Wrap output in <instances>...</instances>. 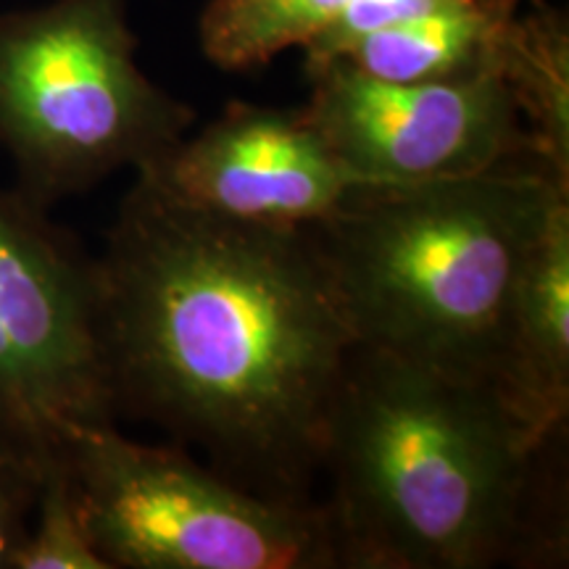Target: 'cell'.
<instances>
[{
  "instance_id": "7c38bea8",
  "label": "cell",
  "mask_w": 569,
  "mask_h": 569,
  "mask_svg": "<svg viewBox=\"0 0 569 569\" xmlns=\"http://www.w3.org/2000/svg\"><path fill=\"white\" fill-rule=\"evenodd\" d=\"M351 0H211L201 13L206 59L227 71L264 67L288 48H303Z\"/></svg>"
},
{
  "instance_id": "ba28073f",
  "label": "cell",
  "mask_w": 569,
  "mask_h": 569,
  "mask_svg": "<svg viewBox=\"0 0 569 569\" xmlns=\"http://www.w3.org/2000/svg\"><path fill=\"white\" fill-rule=\"evenodd\" d=\"M134 174L190 209L282 230L319 222L359 184L303 109L251 103H232Z\"/></svg>"
},
{
  "instance_id": "52a82bcc",
  "label": "cell",
  "mask_w": 569,
  "mask_h": 569,
  "mask_svg": "<svg viewBox=\"0 0 569 569\" xmlns=\"http://www.w3.org/2000/svg\"><path fill=\"white\" fill-rule=\"evenodd\" d=\"M309 77L306 119L359 184H425L507 167L546 172L498 71L451 82H386L327 61Z\"/></svg>"
},
{
  "instance_id": "277c9868",
  "label": "cell",
  "mask_w": 569,
  "mask_h": 569,
  "mask_svg": "<svg viewBox=\"0 0 569 569\" xmlns=\"http://www.w3.org/2000/svg\"><path fill=\"white\" fill-rule=\"evenodd\" d=\"M134 51L127 0L0 13V146L21 196L51 211L188 134L193 109L148 80Z\"/></svg>"
},
{
  "instance_id": "7a4b0ae2",
  "label": "cell",
  "mask_w": 569,
  "mask_h": 569,
  "mask_svg": "<svg viewBox=\"0 0 569 569\" xmlns=\"http://www.w3.org/2000/svg\"><path fill=\"white\" fill-rule=\"evenodd\" d=\"M565 443L496 388L356 343L322 448L343 569L565 565Z\"/></svg>"
},
{
  "instance_id": "4fadbf2b",
  "label": "cell",
  "mask_w": 569,
  "mask_h": 569,
  "mask_svg": "<svg viewBox=\"0 0 569 569\" xmlns=\"http://www.w3.org/2000/svg\"><path fill=\"white\" fill-rule=\"evenodd\" d=\"M13 569H109L92 546L63 448L42 472L30 530Z\"/></svg>"
},
{
  "instance_id": "5bb4252c",
  "label": "cell",
  "mask_w": 569,
  "mask_h": 569,
  "mask_svg": "<svg viewBox=\"0 0 569 569\" xmlns=\"http://www.w3.org/2000/svg\"><path fill=\"white\" fill-rule=\"evenodd\" d=\"M451 3L457 0H351L330 24H325L303 46L306 69L340 59L346 48H351L365 34L403 24Z\"/></svg>"
},
{
  "instance_id": "8992f818",
  "label": "cell",
  "mask_w": 569,
  "mask_h": 569,
  "mask_svg": "<svg viewBox=\"0 0 569 569\" xmlns=\"http://www.w3.org/2000/svg\"><path fill=\"white\" fill-rule=\"evenodd\" d=\"M84 425H117L96 259L48 209L0 190V443L51 459Z\"/></svg>"
},
{
  "instance_id": "8fae6325",
  "label": "cell",
  "mask_w": 569,
  "mask_h": 569,
  "mask_svg": "<svg viewBox=\"0 0 569 569\" xmlns=\"http://www.w3.org/2000/svg\"><path fill=\"white\" fill-rule=\"evenodd\" d=\"M498 74L503 77L546 172L569 188V30L565 13L532 6L511 21Z\"/></svg>"
},
{
  "instance_id": "9c48e42d",
  "label": "cell",
  "mask_w": 569,
  "mask_h": 569,
  "mask_svg": "<svg viewBox=\"0 0 569 569\" xmlns=\"http://www.w3.org/2000/svg\"><path fill=\"white\" fill-rule=\"evenodd\" d=\"M498 396L540 438L569 419V196L551 206L509 309Z\"/></svg>"
},
{
  "instance_id": "30bf717a",
  "label": "cell",
  "mask_w": 569,
  "mask_h": 569,
  "mask_svg": "<svg viewBox=\"0 0 569 569\" xmlns=\"http://www.w3.org/2000/svg\"><path fill=\"white\" fill-rule=\"evenodd\" d=\"M519 0H457L365 34L336 61L386 82H451L498 71Z\"/></svg>"
},
{
  "instance_id": "5b68a950",
  "label": "cell",
  "mask_w": 569,
  "mask_h": 569,
  "mask_svg": "<svg viewBox=\"0 0 569 569\" xmlns=\"http://www.w3.org/2000/svg\"><path fill=\"white\" fill-rule=\"evenodd\" d=\"M63 459L109 569H343L325 498L259 496L117 425L71 430Z\"/></svg>"
},
{
  "instance_id": "6da1fadb",
  "label": "cell",
  "mask_w": 569,
  "mask_h": 569,
  "mask_svg": "<svg viewBox=\"0 0 569 569\" xmlns=\"http://www.w3.org/2000/svg\"><path fill=\"white\" fill-rule=\"evenodd\" d=\"M113 417L161 427L253 493L311 501L356 338L311 232L134 180L96 256Z\"/></svg>"
},
{
  "instance_id": "9a60e30c",
  "label": "cell",
  "mask_w": 569,
  "mask_h": 569,
  "mask_svg": "<svg viewBox=\"0 0 569 569\" xmlns=\"http://www.w3.org/2000/svg\"><path fill=\"white\" fill-rule=\"evenodd\" d=\"M46 465L48 459L0 443V569H13L30 530Z\"/></svg>"
},
{
  "instance_id": "3957f363",
  "label": "cell",
  "mask_w": 569,
  "mask_h": 569,
  "mask_svg": "<svg viewBox=\"0 0 569 569\" xmlns=\"http://www.w3.org/2000/svg\"><path fill=\"white\" fill-rule=\"evenodd\" d=\"M561 196L536 167L356 184L306 230L356 343L496 388L519 277Z\"/></svg>"
}]
</instances>
